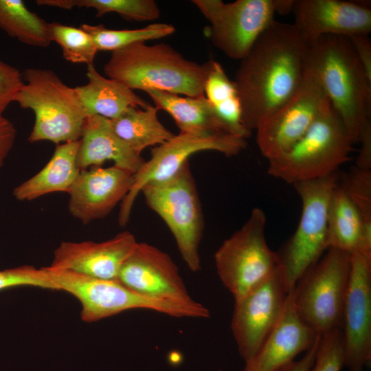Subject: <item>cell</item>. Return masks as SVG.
<instances>
[{"label": "cell", "mask_w": 371, "mask_h": 371, "mask_svg": "<svg viewBox=\"0 0 371 371\" xmlns=\"http://www.w3.org/2000/svg\"><path fill=\"white\" fill-rule=\"evenodd\" d=\"M308 47L293 24L274 20L240 60L233 80L249 131L298 89L306 73Z\"/></svg>", "instance_id": "1"}, {"label": "cell", "mask_w": 371, "mask_h": 371, "mask_svg": "<svg viewBox=\"0 0 371 371\" xmlns=\"http://www.w3.org/2000/svg\"><path fill=\"white\" fill-rule=\"evenodd\" d=\"M306 68L317 80L354 144L370 122L371 82L348 37L326 35L308 47Z\"/></svg>", "instance_id": "2"}, {"label": "cell", "mask_w": 371, "mask_h": 371, "mask_svg": "<svg viewBox=\"0 0 371 371\" xmlns=\"http://www.w3.org/2000/svg\"><path fill=\"white\" fill-rule=\"evenodd\" d=\"M209 63L186 59L166 43H133L113 51L104 67L106 76L132 89H154L184 96L204 95Z\"/></svg>", "instance_id": "3"}, {"label": "cell", "mask_w": 371, "mask_h": 371, "mask_svg": "<svg viewBox=\"0 0 371 371\" xmlns=\"http://www.w3.org/2000/svg\"><path fill=\"white\" fill-rule=\"evenodd\" d=\"M43 268L58 291H67L80 302V316L87 322L137 308L180 318L210 317L209 309L194 300L183 302L150 297L128 288L117 279H99L69 270Z\"/></svg>", "instance_id": "4"}, {"label": "cell", "mask_w": 371, "mask_h": 371, "mask_svg": "<svg viewBox=\"0 0 371 371\" xmlns=\"http://www.w3.org/2000/svg\"><path fill=\"white\" fill-rule=\"evenodd\" d=\"M22 77L25 82L14 102L34 114L29 142L59 144L80 140L87 116L75 87L47 69L28 68Z\"/></svg>", "instance_id": "5"}, {"label": "cell", "mask_w": 371, "mask_h": 371, "mask_svg": "<svg viewBox=\"0 0 371 371\" xmlns=\"http://www.w3.org/2000/svg\"><path fill=\"white\" fill-rule=\"evenodd\" d=\"M354 142L331 104L286 153L269 161L268 174L293 185L337 172Z\"/></svg>", "instance_id": "6"}, {"label": "cell", "mask_w": 371, "mask_h": 371, "mask_svg": "<svg viewBox=\"0 0 371 371\" xmlns=\"http://www.w3.org/2000/svg\"><path fill=\"white\" fill-rule=\"evenodd\" d=\"M339 177L336 172L293 184L302 202L301 216L294 234L277 252L287 292L328 249V208Z\"/></svg>", "instance_id": "7"}, {"label": "cell", "mask_w": 371, "mask_h": 371, "mask_svg": "<svg viewBox=\"0 0 371 371\" xmlns=\"http://www.w3.org/2000/svg\"><path fill=\"white\" fill-rule=\"evenodd\" d=\"M146 204L165 222L179 254L189 269H201L199 245L204 229L203 216L189 161L171 177L145 186Z\"/></svg>", "instance_id": "8"}, {"label": "cell", "mask_w": 371, "mask_h": 371, "mask_svg": "<svg viewBox=\"0 0 371 371\" xmlns=\"http://www.w3.org/2000/svg\"><path fill=\"white\" fill-rule=\"evenodd\" d=\"M350 267V253L329 248L293 287L297 314L319 335L342 328Z\"/></svg>", "instance_id": "9"}, {"label": "cell", "mask_w": 371, "mask_h": 371, "mask_svg": "<svg viewBox=\"0 0 371 371\" xmlns=\"http://www.w3.org/2000/svg\"><path fill=\"white\" fill-rule=\"evenodd\" d=\"M266 215L254 208L247 221L214 254L218 276L234 301L268 278L278 267L277 252L265 238Z\"/></svg>", "instance_id": "10"}, {"label": "cell", "mask_w": 371, "mask_h": 371, "mask_svg": "<svg viewBox=\"0 0 371 371\" xmlns=\"http://www.w3.org/2000/svg\"><path fill=\"white\" fill-rule=\"evenodd\" d=\"M247 144V139L227 133L201 135L179 132L153 147L150 159L134 174L133 184L121 202L119 224L124 226L128 223L135 201L145 186L171 177L192 155L213 150L232 157L240 153Z\"/></svg>", "instance_id": "11"}, {"label": "cell", "mask_w": 371, "mask_h": 371, "mask_svg": "<svg viewBox=\"0 0 371 371\" xmlns=\"http://www.w3.org/2000/svg\"><path fill=\"white\" fill-rule=\"evenodd\" d=\"M210 23L212 44L232 59L240 60L275 20V0H192Z\"/></svg>", "instance_id": "12"}, {"label": "cell", "mask_w": 371, "mask_h": 371, "mask_svg": "<svg viewBox=\"0 0 371 371\" xmlns=\"http://www.w3.org/2000/svg\"><path fill=\"white\" fill-rule=\"evenodd\" d=\"M330 105L321 85L306 68L298 89L256 128V142L269 161L289 150Z\"/></svg>", "instance_id": "13"}, {"label": "cell", "mask_w": 371, "mask_h": 371, "mask_svg": "<svg viewBox=\"0 0 371 371\" xmlns=\"http://www.w3.org/2000/svg\"><path fill=\"white\" fill-rule=\"evenodd\" d=\"M286 291L280 267L265 281L234 301L231 328L240 357L247 361L279 319Z\"/></svg>", "instance_id": "14"}, {"label": "cell", "mask_w": 371, "mask_h": 371, "mask_svg": "<svg viewBox=\"0 0 371 371\" xmlns=\"http://www.w3.org/2000/svg\"><path fill=\"white\" fill-rule=\"evenodd\" d=\"M342 330L345 366L364 371L371 362V262L357 251L351 254Z\"/></svg>", "instance_id": "15"}, {"label": "cell", "mask_w": 371, "mask_h": 371, "mask_svg": "<svg viewBox=\"0 0 371 371\" xmlns=\"http://www.w3.org/2000/svg\"><path fill=\"white\" fill-rule=\"evenodd\" d=\"M293 23L308 46L323 36L350 37L371 32L368 3L341 0H295Z\"/></svg>", "instance_id": "16"}, {"label": "cell", "mask_w": 371, "mask_h": 371, "mask_svg": "<svg viewBox=\"0 0 371 371\" xmlns=\"http://www.w3.org/2000/svg\"><path fill=\"white\" fill-rule=\"evenodd\" d=\"M117 280L150 297L183 302L194 300L171 257L146 243H137L123 264Z\"/></svg>", "instance_id": "17"}, {"label": "cell", "mask_w": 371, "mask_h": 371, "mask_svg": "<svg viewBox=\"0 0 371 371\" xmlns=\"http://www.w3.org/2000/svg\"><path fill=\"white\" fill-rule=\"evenodd\" d=\"M133 179L134 173L115 165L80 170L68 192L69 213L83 224L104 218L127 195Z\"/></svg>", "instance_id": "18"}, {"label": "cell", "mask_w": 371, "mask_h": 371, "mask_svg": "<svg viewBox=\"0 0 371 371\" xmlns=\"http://www.w3.org/2000/svg\"><path fill=\"white\" fill-rule=\"evenodd\" d=\"M137 243L129 232H121L100 243L62 242L54 251L49 267L99 279L115 280Z\"/></svg>", "instance_id": "19"}, {"label": "cell", "mask_w": 371, "mask_h": 371, "mask_svg": "<svg viewBox=\"0 0 371 371\" xmlns=\"http://www.w3.org/2000/svg\"><path fill=\"white\" fill-rule=\"evenodd\" d=\"M318 336L297 314L293 288L277 323L243 371H277L310 348Z\"/></svg>", "instance_id": "20"}, {"label": "cell", "mask_w": 371, "mask_h": 371, "mask_svg": "<svg viewBox=\"0 0 371 371\" xmlns=\"http://www.w3.org/2000/svg\"><path fill=\"white\" fill-rule=\"evenodd\" d=\"M106 161L136 173L145 159L134 152L113 130L110 120L100 115L87 116L80 139L78 166L80 170L101 166Z\"/></svg>", "instance_id": "21"}, {"label": "cell", "mask_w": 371, "mask_h": 371, "mask_svg": "<svg viewBox=\"0 0 371 371\" xmlns=\"http://www.w3.org/2000/svg\"><path fill=\"white\" fill-rule=\"evenodd\" d=\"M80 140L57 144L50 160L38 173L14 188L19 201H32L45 194L68 193L80 170L78 166Z\"/></svg>", "instance_id": "22"}, {"label": "cell", "mask_w": 371, "mask_h": 371, "mask_svg": "<svg viewBox=\"0 0 371 371\" xmlns=\"http://www.w3.org/2000/svg\"><path fill=\"white\" fill-rule=\"evenodd\" d=\"M86 76L88 82L75 89L87 116L112 120L130 107L145 108L150 104L124 84L102 76L93 64L87 65Z\"/></svg>", "instance_id": "23"}, {"label": "cell", "mask_w": 371, "mask_h": 371, "mask_svg": "<svg viewBox=\"0 0 371 371\" xmlns=\"http://www.w3.org/2000/svg\"><path fill=\"white\" fill-rule=\"evenodd\" d=\"M145 92L158 110L167 112L172 117L179 132L201 135L229 134L204 95L181 96L154 89Z\"/></svg>", "instance_id": "24"}, {"label": "cell", "mask_w": 371, "mask_h": 371, "mask_svg": "<svg viewBox=\"0 0 371 371\" xmlns=\"http://www.w3.org/2000/svg\"><path fill=\"white\" fill-rule=\"evenodd\" d=\"M209 67L203 93L225 131L235 137L247 139L251 132L244 125L242 106L236 86L217 61H208Z\"/></svg>", "instance_id": "25"}, {"label": "cell", "mask_w": 371, "mask_h": 371, "mask_svg": "<svg viewBox=\"0 0 371 371\" xmlns=\"http://www.w3.org/2000/svg\"><path fill=\"white\" fill-rule=\"evenodd\" d=\"M158 111L150 104L145 108L130 107L109 120L117 135L134 152L141 155L145 148L159 146L174 135L159 121Z\"/></svg>", "instance_id": "26"}, {"label": "cell", "mask_w": 371, "mask_h": 371, "mask_svg": "<svg viewBox=\"0 0 371 371\" xmlns=\"http://www.w3.org/2000/svg\"><path fill=\"white\" fill-rule=\"evenodd\" d=\"M363 221L358 209L338 181L332 192L328 208V249L350 254L356 251Z\"/></svg>", "instance_id": "27"}, {"label": "cell", "mask_w": 371, "mask_h": 371, "mask_svg": "<svg viewBox=\"0 0 371 371\" xmlns=\"http://www.w3.org/2000/svg\"><path fill=\"white\" fill-rule=\"evenodd\" d=\"M48 23L21 0H0V28L24 44L48 47L52 42Z\"/></svg>", "instance_id": "28"}, {"label": "cell", "mask_w": 371, "mask_h": 371, "mask_svg": "<svg viewBox=\"0 0 371 371\" xmlns=\"http://www.w3.org/2000/svg\"><path fill=\"white\" fill-rule=\"evenodd\" d=\"M36 3L64 10L93 8L97 16L115 12L129 21H154L160 16L159 6L153 0H37Z\"/></svg>", "instance_id": "29"}, {"label": "cell", "mask_w": 371, "mask_h": 371, "mask_svg": "<svg viewBox=\"0 0 371 371\" xmlns=\"http://www.w3.org/2000/svg\"><path fill=\"white\" fill-rule=\"evenodd\" d=\"M80 27L93 40L98 51H115L137 43L159 39L172 34L175 27L168 23H155L134 30H111L103 25L84 23Z\"/></svg>", "instance_id": "30"}, {"label": "cell", "mask_w": 371, "mask_h": 371, "mask_svg": "<svg viewBox=\"0 0 371 371\" xmlns=\"http://www.w3.org/2000/svg\"><path fill=\"white\" fill-rule=\"evenodd\" d=\"M48 29L51 41L59 45L65 59L73 63L93 64L98 50L86 32L58 22L49 23Z\"/></svg>", "instance_id": "31"}, {"label": "cell", "mask_w": 371, "mask_h": 371, "mask_svg": "<svg viewBox=\"0 0 371 371\" xmlns=\"http://www.w3.org/2000/svg\"><path fill=\"white\" fill-rule=\"evenodd\" d=\"M339 184L358 209L364 221L371 222V169L352 168L339 175Z\"/></svg>", "instance_id": "32"}, {"label": "cell", "mask_w": 371, "mask_h": 371, "mask_svg": "<svg viewBox=\"0 0 371 371\" xmlns=\"http://www.w3.org/2000/svg\"><path fill=\"white\" fill-rule=\"evenodd\" d=\"M344 366L345 350L342 328H335L320 335L310 371H341Z\"/></svg>", "instance_id": "33"}, {"label": "cell", "mask_w": 371, "mask_h": 371, "mask_svg": "<svg viewBox=\"0 0 371 371\" xmlns=\"http://www.w3.org/2000/svg\"><path fill=\"white\" fill-rule=\"evenodd\" d=\"M19 286H32L57 290L43 268L21 266L0 271V290Z\"/></svg>", "instance_id": "34"}, {"label": "cell", "mask_w": 371, "mask_h": 371, "mask_svg": "<svg viewBox=\"0 0 371 371\" xmlns=\"http://www.w3.org/2000/svg\"><path fill=\"white\" fill-rule=\"evenodd\" d=\"M23 84L22 74L15 67L0 60V118Z\"/></svg>", "instance_id": "35"}, {"label": "cell", "mask_w": 371, "mask_h": 371, "mask_svg": "<svg viewBox=\"0 0 371 371\" xmlns=\"http://www.w3.org/2000/svg\"><path fill=\"white\" fill-rule=\"evenodd\" d=\"M369 81L371 82V41L368 35L348 37Z\"/></svg>", "instance_id": "36"}, {"label": "cell", "mask_w": 371, "mask_h": 371, "mask_svg": "<svg viewBox=\"0 0 371 371\" xmlns=\"http://www.w3.org/2000/svg\"><path fill=\"white\" fill-rule=\"evenodd\" d=\"M16 135L14 125L4 116L0 118V168L12 148Z\"/></svg>", "instance_id": "37"}, {"label": "cell", "mask_w": 371, "mask_h": 371, "mask_svg": "<svg viewBox=\"0 0 371 371\" xmlns=\"http://www.w3.org/2000/svg\"><path fill=\"white\" fill-rule=\"evenodd\" d=\"M359 143L361 148L358 155L356 167L371 169V122H368L361 134Z\"/></svg>", "instance_id": "38"}, {"label": "cell", "mask_w": 371, "mask_h": 371, "mask_svg": "<svg viewBox=\"0 0 371 371\" xmlns=\"http://www.w3.org/2000/svg\"><path fill=\"white\" fill-rule=\"evenodd\" d=\"M319 337L320 335L317 337L302 358L298 361L291 362L277 371H310L314 363Z\"/></svg>", "instance_id": "39"}, {"label": "cell", "mask_w": 371, "mask_h": 371, "mask_svg": "<svg viewBox=\"0 0 371 371\" xmlns=\"http://www.w3.org/2000/svg\"><path fill=\"white\" fill-rule=\"evenodd\" d=\"M295 0H275L276 13L287 14L292 12Z\"/></svg>", "instance_id": "40"}]
</instances>
